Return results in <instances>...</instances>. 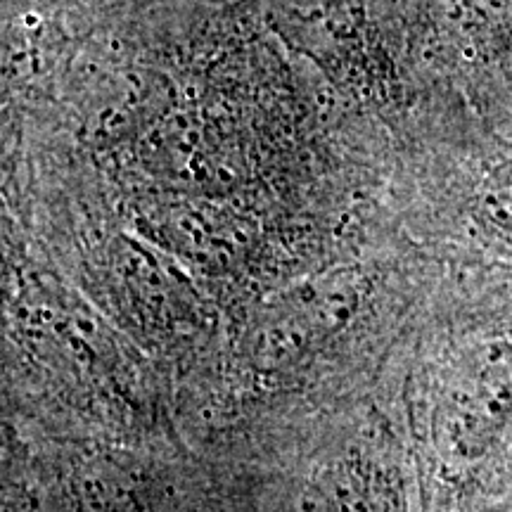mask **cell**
Returning <instances> with one entry per match:
<instances>
[{
  "instance_id": "cell-3",
  "label": "cell",
  "mask_w": 512,
  "mask_h": 512,
  "mask_svg": "<svg viewBox=\"0 0 512 512\" xmlns=\"http://www.w3.org/2000/svg\"><path fill=\"white\" fill-rule=\"evenodd\" d=\"M294 34L311 43H347L363 24L361 0H283Z\"/></svg>"
},
{
  "instance_id": "cell-2",
  "label": "cell",
  "mask_w": 512,
  "mask_h": 512,
  "mask_svg": "<svg viewBox=\"0 0 512 512\" xmlns=\"http://www.w3.org/2000/svg\"><path fill=\"white\" fill-rule=\"evenodd\" d=\"M512 411V347L482 344L460 363L439 406V437L460 456L482 453Z\"/></svg>"
},
{
  "instance_id": "cell-1",
  "label": "cell",
  "mask_w": 512,
  "mask_h": 512,
  "mask_svg": "<svg viewBox=\"0 0 512 512\" xmlns=\"http://www.w3.org/2000/svg\"><path fill=\"white\" fill-rule=\"evenodd\" d=\"M358 309L354 273H328L271 299L247 332V351L259 368L297 366L337 335Z\"/></svg>"
},
{
  "instance_id": "cell-4",
  "label": "cell",
  "mask_w": 512,
  "mask_h": 512,
  "mask_svg": "<svg viewBox=\"0 0 512 512\" xmlns=\"http://www.w3.org/2000/svg\"><path fill=\"white\" fill-rule=\"evenodd\" d=\"M76 503L81 512H140L136 491L110 467H93L76 479Z\"/></svg>"
},
{
  "instance_id": "cell-6",
  "label": "cell",
  "mask_w": 512,
  "mask_h": 512,
  "mask_svg": "<svg viewBox=\"0 0 512 512\" xmlns=\"http://www.w3.org/2000/svg\"><path fill=\"white\" fill-rule=\"evenodd\" d=\"M479 202L491 221L512 230V159L491 169L479 192Z\"/></svg>"
},
{
  "instance_id": "cell-5",
  "label": "cell",
  "mask_w": 512,
  "mask_h": 512,
  "mask_svg": "<svg viewBox=\"0 0 512 512\" xmlns=\"http://www.w3.org/2000/svg\"><path fill=\"white\" fill-rule=\"evenodd\" d=\"M299 512H370V508L354 479L330 475L306 491Z\"/></svg>"
}]
</instances>
